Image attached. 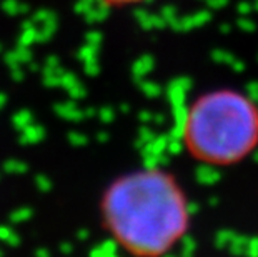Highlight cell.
I'll use <instances>...</instances> for the list:
<instances>
[{
	"instance_id": "3",
	"label": "cell",
	"mask_w": 258,
	"mask_h": 257,
	"mask_svg": "<svg viewBox=\"0 0 258 257\" xmlns=\"http://www.w3.org/2000/svg\"><path fill=\"white\" fill-rule=\"evenodd\" d=\"M98 2L107 9H125V7H134V5L148 2V0H98Z\"/></svg>"
},
{
	"instance_id": "2",
	"label": "cell",
	"mask_w": 258,
	"mask_h": 257,
	"mask_svg": "<svg viewBox=\"0 0 258 257\" xmlns=\"http://www.w3.org/2000/svg\"><path fill=\"white\" fill-rule=\"evenodd\" d=\"M180 142L202 166L241 164L258 149V104L232 87L203 92L185 109Z\"/></svg>"
},
{
	"instance_id": "1",
	"label": "cell",
	"mask_w": 258,
	"mask_h": 257,
	"mask_svg": "<svg viewBox=\"0 0 258 257\" xmlns=\"http://www.w3.org/2000/svg\"><path fill=\"white\" fill-rule=\"evenodd\" d=\"M100 221L115 245L130 257H167L191 226L190 200L175 174L139 167L103 189Z\"/></svg>"
}]
</instances>
